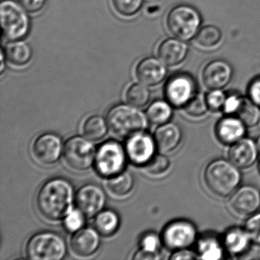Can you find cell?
<instances>
[{
  "label": "cell",
  "mask_w": 260,
  "mask_h": 260,
  "mask_svg": "<svg viewBox=\"0 0 260 260\" xmlns=\"http://www.w3.org/2000/svg\"><path fill=\"white\" fill-rule=\"evenodd\" d=\"M75 199L71 182L63 178H55L45 182L39 190L37 206L42 216L54 221L64 218L74 209Z\"/></svg>",
  "instance_id": "cell-1"
},
{
  "label": "cell",
  "mask_w": 260,
  "mask_h": 260,
  "mask_svg": "<svg viewBox=\"0 0 260 260\" xmlns=\"http://www.w3.org/2000/svg\"><path fill=\"white\" fill-rule=\"evenodd\" d=\"M241 178L240 169L229 159H214L204 171V182L207 188L217 197L231 196L238 188Z\"/></svg>",
  "instance_id": "cell-2"
},
{
  "label": "cell",
  "mask_w": 260,
  "mask_h": 260,
  "mask_svg": "<svg viewBox=\"0 0 260 260\" xmlns=\"http://www.w3.org/2000/svg\"><path fill=\"white\" fill-rule=\"evenodd\" d=\"M106 120L109 129L115 136L127 139L144 132L149 121L147 115L130 104L114 106L108 112Z\"/></svg>",
  "instance_id": "cell-3"
},
{
  "label": "cell",
  "mask_w": 260,
  "mask_h": 260,
  "mask_svg": "<svg viewBox=\"0 0 260 260\" xmlns=\"http://www.w3.org/2000/svg\"><path fill=\"white\" fill-rule=\"evenodd\" d=\"M166 24L173 37L188 42L194 40L202 28V15L192 6L179 4L170 10Z\"/></svg>",
  "instance_id": "cell-4"
},
{
  "label": "cell",
  "mask_w": 260,
  "mask_h": 260,
  "mask_svg": "<svg viewBox=\"0 0 260 260\" xmlns=\"http://www.w3.org/2000/svg\"><path fill=\"white\" fill-rule=\"evenodd\" d=\"M28 12L15 0H3L0 4V16L3 35L7 40H23L31 30Z\"/></svg>",
  "instance_id": "cell-5"
},
{
  "label": "cell",
  "mask_w": 260,
  "mask_h": 260,
  "mask_svg": "<svg viewBox=\"0 0 260 260\" xmlns=\"http://www.w3.org/2000/svg\"><path fill=\"white\" fill-rule=\"evenodd\" d=\"M25 252L29 259L61 260L66 256L68 246L60 234L43 231L29 239Z\"/></svg>",
  "instance_id": "cell-6"
},
{
  "label": "cell",
  "mask_w": 260,
  "mask_h": 260,
  "mask_svg": "<svg viewBox=\"0 0 260 260\" xmlns=\"http://www.w3.org/2000/svg\"><path fill=\"white\" fill-rule=\"evenodd\" d=\"M127 158L125 147L117 141H106L97 150L94 167L100 176L112 177L124 171Z\"/></svg>",
  "instance_id": "cell-7"
},
{
  "label": "cell",
  "mask_w": 260,
  "mask_h": 260,
  "mask_svg": "<svg viewBox=\"0 0 260 260\" xmlns=\"http://www.w3.org/2000/svg\"><path fill=\"white\" fill-rule=\"evenodd\" d=\"M86 137L70 138L63 147V158L69 167L76 171L89 170L95 162L97 150Z\"/></svg>",
  "instance_id": "cell-8"
},
{
  "label": "cell",
  "mask_w": 260,
  "mask_h": 260,
  "mask_svg": "<svg viewBox=\"0 0 260 260\" xmlns=\"http://www.w3.org/2000/svg\"><path fill=\"white\" fill-rule=\"evenodd\" d=\"M161 239L162 244L170 250L190 248L199 240L197 228L188 220H173L164 228Z\"/></svg>",
  "instance_id": "cell-9"
},
{
  "label": "cell",
  "mask_w": 260,
  "mask_h": 260,
  "mask_svg": "<svg viewBox=\"0 0 260 260\" xmlns=\"http://www.w3.org/2000/svg\"><path fill=\"white\" fill-rule=\"evenodd\" d=\"M196 79L188 73H177L169 78L164 94L166 100L176 108H182L198 93Z\"/></svg>",
  "instance_id": "cell-10"
},
{
  "label": "cell",
  "mask_w": 260,
  "mask_h": 260,
  "mask_svg": "<svg viewBox=\"0 0 260 260\" xmlns=\"http://www.w3.org/2000/svg\"><path fill=\"white\" fill-rule=\"evenodd\" d=\"M63 152L61 138L55 134H43L33 143V156L42 165L51 166L56 164Z\"/></svg>",
  "instance_id": "cell-11"
},
{
  "label": "cell",
  "mask_w": 260,
  "mask_h": 260,
  "mask_svg": "<svg viewBox=\"0 0 260 260\" xmlns=\"http://www.w3.org/2000/svg\"><path fill=\"white\" fill-rule=\"evenodd\" d=\"M127 158L137 166H145L155 155L154 138L143 132L127 138L125 144Z\"/></svg>",
  "instance_id": "cell-12"
},
{
  "label": "cell",
  "mask_w": 260,
  "mask_h": 260,
  "mask_svg": "<svg viewBox=\"0 0 260 260\" xmlns=\"http://www.w3.org/2000/svg\"><path fill=\"white\" fill-rule=\"evenodd\" d=\"M229 206L240 217H249L260 208V191L252 185H243L231 196Z\"/></svg>",
  "instance_id": "cell-13"
},
{
  "label": "cell",
  "mask_w": 260,
  "mask_h": 260,
  "mask_svg": "<svg viewBox=\"0 0 260 260\" xmlns=\"http://www.w3.org/2000/svg\"><path fill=\"white\" fill-rule=\"evenodd\" d=\"M234 76V69L229 62L215 59L208 62L202 71V81L208 89H224Z\"/></svg>",
  "instance_id": "cell-14"
},
{
  "label": "cell",
  "mask_w": 260,
  "mask_h": 260,
  "mask_svg": "<svg viewBox=\"0 0 260 260\" xmlns=\"http://www.w3.org/2000/svg\"><path fill=\"white\" fill-rule=\"evenodd\" d=\"M77 208L86 217H95L103 211L106 202L104 190L95 184L83 185L77 191L75 199Z\"/></svg>",
  "instance_id": "cell-15"
},
{
  "label": "cell",
  "mask_w": 260,
  "mask_h": 260,
  "mask_svg": "<svg viewBox=\"0 0 260 260\" xmlns=\"http://www.w3.org/2000/svg\"><path fill=\"white\" fill-rule=\"evenodd\" d=\"M167 74V66L159 57H145L135 68L138 81L147 86H157L165 80Z\"/></svg>",
  "instance_id": "cell-16"
},
{
  "label": "cell",
  "mask_w": 260,
  "mask_h": 260,
  "mask_svg": "<svg viewBox=\"0 0 260 260\" xmlns=\"http://www.w3.org/2000/svg\"><path fill=\"white\" fill-rule=\"evenodd\" d=\"M258 153L256 142L243 138L231 145L228 150V159L240 170L247 169L256 162Z\"/></svg>",
  "instance_id": "cell-17"
},
{
  "label": "cell",
  "mask_w": 260,
  "mask_h": 260,
  "mask_svg": "<svg viewBox=\"0 0 260 260\" xmlns=\"http://www.w3.org/2000/svg\"><path fill=\"white\" fill-rule=\"evenodd\" d=\"M189 47L186 42L177 38H168L160 42L157 48L158 57L167 67H176L186 60Z\"/></svg>",
  "instance_id": "cell-18"
},
{
  "label": "cell",
  "mask_w": 260,
  "mask_h": 260,
  "mask_svg": "<svg viewBox=\"0 0 260 260\" xmlns=\"http://www.w3.org/2000/svg\"><path fill=\"white\" fill-rule=\"evenodd\" d=\"M100 234L95 228H83L74 233L71 240L73 252L79 256L93 255L100 246Z\"/></svg>",
  "instance_id": "cell-19"
},
{
  "label": "cell",
  "mask_w": 260,
  "mask_h": 260,
  "mask_svg": "<svg viewBox=\"0 0 260 260\" xmlns=\"http://www.w3.org/2000/svg\"><path fill=\"white\" fill-rule=\"evenodd\" d=\"M246 127L237 116L226 115L216 125V136L222 144L231 146L245 138Z\"/></svg>",
  "instance_id": "cell-20"
},
{
  "label": "cell",
  "mask_w": 260,
  "mask_h": 260,
  "mask_svg": "<svg viewBox=\"0 0 260 260\" xmlns=\"http://www.w3.org/2000/svg\"><path fill=\"white\" fill-rule=\"evenodd\" d=\"M156 148L162 153H170L179 147L182 138V131L175 123L159 125L154 134Z\"/></svg>",
  "instance_id": "cell-21"
},
{
  "label": "cell",
  "mask_w": 260,
  "mask_h": 260,
  "mask_svg": "<svg viewBox=\"0 0 260 260\" xmlns=\"http://www.w3.org/2000/svg\"><path fill=\"white\" fill-rule=\"evenodd\" d=\"M221 241L225 250L233 255H243L252 243L245 228L238 226L228 229L223 234Z\"/></svg>",
  "instance_id": "cell-22"
},
{
  "label": "cell",
  "mask_w": 260,
  "mask_h": 260,
  "mask_svg": "<svg viewBox=\"0 0 260 260\" xmlns=\"http://www.w3.org/2000/svg\"><path fill=\"white\" fill-rule=\"evenodd\" d=\"M6 60L16 67H25L32 59V48L23 40L12 41L6 45L4 51Z\"/></svg>",
  "instance_id": "cell-23"
},
{
  "label": "cell",
  "mask_w": 260,
  "mask_h": 260,
  "mask_svg": "<svg viewBox=\"0 0 260 260\" xmlns=\"http://www.w3.org/2000/svg\"><path fill=\"white\" fill-rule=\"evenodd\" d=\"M224 247L221 240L213 235L204 236L197 241L199 258L205 260H220L224 255Z\"/></svg>",
  "instance_id": "cell-24"
},
{
  "label": "cell",
  "mask_w": 260,
  "mask_h": 260,
  "mask_svg": "<svg viewBox=\"0 0 260 260\" xmlns=\"http://www.w3.org/2000/svg\"><path fill=\"white\" fill-rule=\"evenodd\" d=\"M223 40V34L218 27L213 25L202 26L194 39V44L201 49H215Z\"/></svg>",
  "instance_id": "cell-25"
},
{
  "label": "cell",
  "mask_w": 260,
  "mask_h": 260,
  "mask_svg": "<svg viewBox=\"0 0 260 260\" xmlns=\"http://www.w3.org/2000/svg\"><path fill=\"white\" fill-rule=\"evenodd\" d=\"M120 218L118 214L112 210H103L94 220V226L100 235L110 237L118 231Z\"/></svg>",
  "instance_id": "cell-26"
},
{
  "label": "cell",
  "mask_w": 260,
  "mask_h": 260,
  "mask_svg": "<svg viewBox=\"0 0 260 260\" xmlns=\"http://www.w3.org/2000/svg\"><path fill=\"white\" fill-rule=\"evenodd\" d=\"M173 114V106L167 100H156L147 110L148 121L155 125H162L170 122Z\"/></svg>",
  "instance_id": "cell-27"
},
{
  "label": "cell",
  "mask_w": 260,
  "mask_h": 260,
  "mask_svg": "<svg viewBox=\"0 0 260 260\" xmlns=\"http://www.w3.org/2000/svg\"><path fill=\"white\" fill-rule=\"evenodd\" d=\"M107 120L100 115H92L85 120L82 127L83 135L92 141H100L107 135L109 129Z\"/></svg>",
  "instance_id": "cell-28"
},
{
  "label": "cell",
  "mask_w": 260,
  "mask_h": 260,
  "mask_svg": "<svg viewBox=\"0 0 260 260\" xmlns=\"http://www.w3.org/2000/svg\"><path fill=\"white\" fill-rule=\"evenodd\" d=\"M135 179L129 172L123 171L119 174L109 178L107 188L113 196L124 197L132 191Z\"/></svg>",
  "instance_id": "cell-29"
},
{
  "label": "cell",
  "mask_w": 260,
  "mask_h": 260,
  "mask_svg": "<svg viewBox=\"0 0 260 260\" xmlns=\"http://www.w3.org/2000/svg\"><path fill=\"white\" fill-rule=\"evenodd\" d=\"M234 116L241 120L246 127H254L260 121V108L248 97H243L241 105Z\"/></svg>",
  "instance_id": "cell-30"
},
{
  "label": "cell",
  "mask_w": 260,
  "mask_h": 260,
  "mask_svg": "<svg viewBox=\"0 0 260 260\" xmlns=\"http://www.w3.org/2000/svg\"><path fill=\"white\" fill-rule=\"evenodd\" d=\"M125 100L128 104L141 108L147 106L150 100V92L143 83H133L127 88Z\"/></svg>",
  "instance_id": "cell-31"
},
{
  "label": "cell",
  "mask_w": 260,
  "mask_h": 260,
  "mask_svg": "<svg viewBox=\"0 0 260 260\" xmlns=\"http://www.w3.org/2000/svg\"><path fill=\"white\" fill-rule=\"evenodd\" d=\"M184 112L191 118H201L208 113V104H207L205 94L198 92L183 108Z\"/></svg>",
  "instance_id": "cell-32"
},
{
  "label": "cell",
  "mask_w": 260,
  "mask_h": 260,
  "mask_svg": "<svg viewBox=\"0 0 260 260\" xmlns=\"http://www.w3.org/2000/svg\"><path fill=\"white\" fill-rule=\"evenodd\" d=\"M115 12L123 17H133L139 13L144 0H112Z\"/></svg>",
  "instance_id": "cell-33"
},
{
  "label": "cell",
  "mask_w": 260,
  "mask_h": 260,
  "mask_svg": "<svg viewBox=\"0 0 260 260\" xmlns=\"http://www.w3.org/2000/svg\"><path fill=\"white\" fill-rule=\"evenodd\" d=\"M171 162L164 154H155L151 159L144 166L146 173L150 176H158L164 174L170 170Z\"/></svg>",
  "instance_id": "cell-34"
},
{
  "label": "cell",
  "mask_w": 260,
  "mask_h": 260,
  "mask_svg": "<svg viewBox=\"0 0 260 260\" xmlns=\"http://www.w3.org/2000/svg\"><path fill=\"white\" fill-rule=\"evenodd\" d=\"M85 215L79 208L72 209L63 218V225L67 231L75 233L84 226Z\"/></svg>",
  "instance_id": "cell-35"
},
{
  "label": "cell",
  "mask_w": 260,
  "mask_h": 260,
  "mask_svg": "<svg viewBox=\"0 0 260 260\" xmlns=\"http://www.w3.org/2000/svg\"><path fill=\"white\" fill-rule=\"evenodd\" d=\"M226 95L228 94L225 93L223 89H209L208 93L205 94V98H206L207 104L209 110L212 112L221 111L226 100Z\"/></svg>",
  "instance_id": "cell-36"
},
{
  "label": "cell",
  "mask_w": 260,
  "mask_h": 260,
  "mask_svg": "<svg viewBox=\"0 0 260 260\" xmlns=\"http://www.w3.org/2000/svg\"><path fill=\"white\" fill-rule=\"evenodd\" d=\"M252 243L260 245V212H256L248 217L244 226Z\"/></svg>",
  "instance_id": "cell-37"
},
{
  "label": "cell",
  "mask_w": 260,
  "mask_h": 260,
  "mask_svg": "<svg viewBox=\"0 0 260 260\" xmlns=\"http://www.w3.org/2000/svg\"><path fill=\"white\" fill-rule=\"evenodd\" d=\"M162 239L160 237L153 232L147 233L143 235L140 240V247L149 252L159 253V250L162 244Z\"/></svg>",
  "instance_id": "cell-38"
},
{
  "label": "cell",
  "mask_w": 260,
  "mask_h": 260,
  "mask_svg": "<svg viewBox=\"0 0 260 260\" xmlns=\"http://www.w3.org/2000/svg\"><path fill=\"white\" fill-rule=\"evenodd\" d=\"M243 97L244 96L235 92L228 94L222 111L226 115H235L236 112L241 105Z\"/></svg>",
  "instance_id": "cell-39"
},
{
  "label": "cell",
  "mask_w": 260,
  "mask_h": 260,
  "mask_svg": "<svg viewBox=\"0 0 260 260\" xmlns=\"http://www.w3.org/2000/svg\"><path fill=\"white\" fill-rule=\"evenodd\" d=\"M247 97L260 108V76L252 79L249 83Z\"/></svg>",
  "instance_id": "cell-40"
},
{
  "label": "cell",
  "mask_w": 260,
  "mask_h": 260,
  "mask_svg": "<svg viewBox=\"0 0 260 260\" xmlns=\"http://www.w3.org/2000/svg\"><path fill=\"white\" fill-rule=\"evenodd\" d=\"M19 4L29 13H38L46 5L47 0H18Z\"/></svg>",
  "instance_id": "cell-41"
},
{
  "label": "cell",
  "mask_w": 260,
  "mask_h": 260,
  "mask_svg": "<svg viewBox=\"0 0 260 260\" xmlns=\"http://www.w3.org/2000/svg\"><path fill=\"white\" fill-rule=\"evenodd\" d=\"M196 258H199L197 252H194L189 248L173 251V254L170 255V259L173 260H191Z\"/></svg>",
  "instance_id": "cell-42"
},
{
  "label": "cell",
  "mask_w": 260,
  "mask_h": 260,
  "mask_svg": "<svg viewBox=\"0 0 260 260\" xmlns=\"http://www.w3.org/2000/svg\"><path fill=\"white\" fill-rule=\"evenodd\" d=\"M160 253L156 252H149L145 249L140 248L135 255L133 258L135 260H156L160 258Z\"/></svg>",
  "instance_id": "cell-43"
},
{
  "label": "cell",
  "mask_w": 260,
  "mask_h": 260,
  "mask_svg": "<svg viewBox=\"0 0 260 260\" xmlns=\"http://www.w3.org/2000/svg\"><path fill=\"white\" fill-rule=\"evenodd\" d=\"M5 54H4V50H2V51H1V68H0L1 74L4 73V69H5V63H4V60H5Z\"/></svg>",
  "instance_id": "cell-44"
},
{
  "label": "cell",
  "mask_w": 260,
  "mask_h": 260,
  "mask_svg": "<svg viewBox=\"0 0 260 260\" xmlns=\"http://www.w3.org/2000/svg\"><path fill=\"white\" fill-rule=\"evenodd\" d=\"M257 147H258V151H259L260 153V136L258 137V139L256 141Z\"/></svg>",
  "instance_id": "cell-45"
},
{
  "label": "cell",
  "mask_w": 260,
  "mask_h": 260,
  "mask_svg": "<svg viewBox=\"0 0 260 260\" xmlns=\"http://www.w3.org/2000/svg\"><path fill=\"white\" fill-rule=\"evenodd\" d=\"M258 171H259V173H260V160H259V162H258Z\"/></svg>",
  "instance_id": "cell-46"
}]
</instances>
